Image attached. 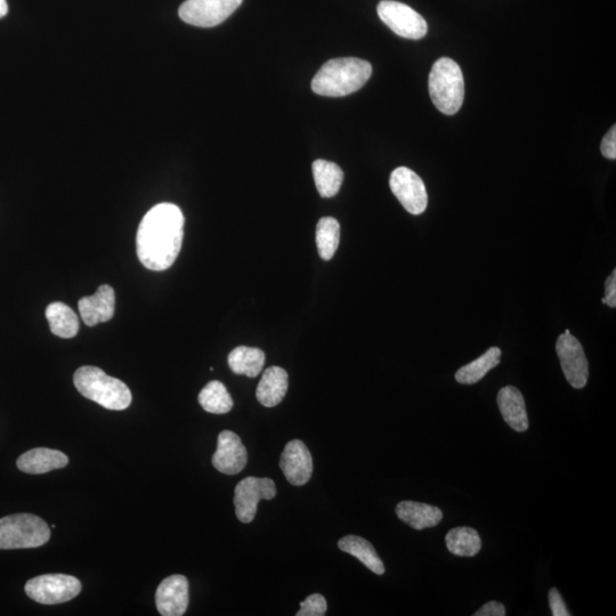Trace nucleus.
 Segmentation results:
<instances>
[{"label":"nucleus","mask_w":616,"mask_h":616,"mask_svg":"<svg viewBox=\"0 0 616 616\" xmlns=\"http://www.w3.org/2000/svg\"><path fill=\"white\" fill-rule=\"evenodd\" d=\"M184 216L173 204L154 206L144 216L136 237L137 256L151 271H166L182 249Z\"/></svg>","instance_id":"1"},{"label":"nucleus","mask_w":616,"mask_h":616,"mask_svg":"<svg viewBox=\"0 0 616 616\" xmlns=\"http://www.w3.org/2000/svg\"><path fill=\"white\" fill-rule=\"evenodd\" d=\"M372 75L368 61L356 58L330 60L324 63L312 80L315 94L343 97L358 92Z\"/></svg>","instance_id":"2"},{"label":"nucleus","mask_w":616,"mask_h":616,"mask_svg":"<svg viewBox=\"0 0 616 616\" xmlns=\"http://www.w3.org/2000/svg\"><path fill=\"white\" fill-rule=\"evenodd\" d=\"M74 383L81 395L105 409L121 411L132 403L131 389L121 380L105 374L100 368L81 367L76 371Z\"/></svg>","instance_id":"3"},{"label":"nucleus","mask_w":616,"mask_h":616,"mask_svg":"<svg viewBox=\"0 0 616 616\" xmlns=\"http://www.w3.org/2000/svg\"><path fill=\"white\" fill-rule=\"evenodd\" d=\"M428 89L437 110L456 115L465 99V80L459 64L449 58L437 60L429 74Z\"/></svg>","instance_id":"4"},{"label":"nucleus","mask_w":616,"mask_h":616,"mask_svg":"<svg viewBox=\"0 0 616 616\" xmlns=\"http://www.w3.org/2000/svg\"><path fill=\"white\" fill-rule=\"evenodd\" d=\"M50 539V526L36 515L15 514L0 520V550L38 548Z\"/></svg>","instance_id":"5"},{"label":"nucleus","mask_w":616,"mask_h":616,"mask_svg":"<svg viewBox=\"0 0 616 616\" xmlns=\"http://www.w3.org/2000/svg\"><path fill=\"white\" fill-rule=\"evenodd\" d=\"M26 594L39 604L55 605L71 601L81 591V583L67 574H44L27 582Z\"/></svg>","instance_id":"6"},{"label":"nucleus","mask_w":616,"mask_h":616,"mask_svg":"<svg viewBox=\"0 0 616 616\" xmlns=\"http://www.w3.org/2000/svg\"><path fill=\"white\" fill-rule=\"evenodd\" d=\"M377 12L380 20L396 35L412 40H418L427 35L426 20L408 5L394 2V0H383L379 3Z\"/></svg>","instance_id":"7"},{"label":"nucleus","mask_w":616,"mask_h":616,"mask_svg":"<svg viewBox=\"0 0 616 616\" xmlns=\"http://www.w3.org/2000/svg\"><path fill=\"white\" fill-rule=\"evenodd\" d=\"M241 4L242 0H186L178 14L191 26L212 28L229 19Z\"/></svg>","instance_id":"8"},{"label":"nucleus","mask_w":616,"mask_h":616,"mask_svg":"<svg viewBox=\"0 0 616 616\" xmlns=\"http://www.w3.org/2000/svg\"><path fill=\"white\" fill-rule=\"evenodd\" d=\"M277 496V486L271 478L247 477L234 490L235 515L241 523L255 520L258 502Z\"/></svg>","instance_id":"9"},{"label":"nucleus","mask_w":616,"mask_h":616,"mask_svg":"<svg viewBox=\"0 0 616 616\" xmlns=\"http://www.w3.org/2000/svg\"><path fill=\"white\" fill-rule=\"evenodd\" d=\"M389 185L407 212L412 215L425 212L428 204L426 186L413 170L407 167L396 168L389 178Z\"/></svg>","instance_id":"10"},{"label":"nucleus","mask_w":616,"mask_h":616,"mask_svg":"<svg viewBox=\"0 0 616 616\" xmlns=\"http://www.w3.org/2000/svg\"><path fill=\"white\" fill-rule=\"evenodd\" d=\"M556 352L567 382L577 389L586 387L589 364L579 340L571 334L559 336L556 343Z\"/></svg>","instance_id":"11"},{"label":"nucleus","mask_w":616,"mask_h":616,"mask_svg":"<svg viewBox=\"0 0 616 616\" xmlns=\"http://www.w3.org/2000/svg\"><path fill=\"white\" fill-rule=\"evenodd\" d=\"M156 604L162 616H182L189 606V581L184 575H170L157 589Z\"/></svg>","instance_id":"12"},{"label":"nucleus","mask_w":616,"mask_h":616,"mask_svg":"<svg viewBox=\"0 0 616 616\" xmlns=\"http://www.w3.org/2000/svg\"><path fill=\"white\" fill-rule=\"evenodd\" d=\"M248 453L240 436L224 431L218 435L217 450L213 456V465L225 475H237L247 466Z\"/></svg>","instance_id":"13"},{"label":"nucleus","mask_w":616,"mask_h":616,"mask_svg":"<svg viewBox=\"0 0 616 616\" xmlns=\"http://www.w3.org/2000/svg\"><path fill=\"white\" fill-rule=\"evenodd\" d=\"M280 468L290 484L305 485L311 480L313 474V459L310 450L302 441H290L282 452Z\"/></svg>","instance_id":"14"},{"label":"nucleus","mask_w":616,"mask_h":616,"mask_svg":"<svg viewBox=\"0 0 616 616\" xmlns=\"http://www.w3.org/2000/svg\"><path fill=\"white\" fill-rule=\"evenodd\" d=\"M78 307L86 326L95 327L97 324L108 322L115 315V290L103 285L97 289L95 295L81 298Z\"/></svg>","instance_id":"15"},{"label":"nucleus","mask_w":616,"mask_h":616,"mask_svg":"<svg viewBox=\"0 0 616 616\" xmlns=\"http://www.w3.org/2000/svg\"><path fill=\"white\" fill-rule=\"evenodd\" d=\"M498 405L502 417L510 428L518 433L528 431L529 417L524 397L516 387L501 388L498 394Z\"/></svg>","instance_id":"16"},{"label":"nucleus","mask_w":616,"mask_h":616,"mask_svg":"<svg viewBox=\"0 0 616 616\" xmlns=\"http://www.w3.org/2000/svg\"><path fill=\"white\" fill-rule=\"evenodd\" d=\"M69 464V458L58 450L37 448L32 449L16 461L21 472L38 475L61 469Z\"/></svg>","instance_id":"17"},{"label":"nucleus","mask_w":616,"mask_h":616,"mask_svg":"<svg viewBox=\"0 0 616 616\" xmlns=\"http://www.w3.org/2000/svg\"><path fill=\"white\" fill-rule=\"evenodd\" d=\"M396 515L402 522L418 531L435 528L443 518L442 510L439 507L416 501L400 502L396 506Z\"/></svg>","instance_id":"18"},{"label":"nucleus","mask_w":616,"mask_h":616,"mask_svg":"<svg viewBox=\"0 0 616 616\" xmlns=\"http://www.w3.org/2000/svg\"><path fill=\"white\" fill-rule=\"evenodd\" d=\"M289 379L285 369L271 367L264 371L256 391L259 403L266 408H274L280 404L288 392Z\"/></svg>","instance_id":"19"},{"label":"nucleus","mask_w":616,"mask_h":616,"mask_svg":"<svg viewBox=\"0 0 616 616\" xmlns=\"http://www.w3.org/2000/svg\"><path fill=\"white\" fill-rule=\"evenodd\" d=\"M338 547L344 553L350 554L377 575L385 573V565L374 546L369 541L358 536H347L338 541Z\"/></svg>","instance_id":"20"},{"label":"nucleus","mask_w":616,"mask_h":616,"mask_svg":"<svg viewBox=\"0 0 616 616\" xmlns=\"http://www.w3.org/2000/svg\"><path fill=\"white\" fill-rule=\"evenodd\" d=\"M313 176L320 196L322 198L335 197L342 188L344 172L342 168L327 160H315L313 162Z\"/></svg>","instance_id":"21"},{"label":"nucleus","mask_w":616,"mask_h":616,"mask_svg":"<svg viewBox=\"0 0 616 616\" xmlns=\"http://www.w3.org/2000/svg\"><path fill=\"white\" fill-rule=\"evenodd\" d=\"M265 353L256 347L240 346L229 355V366L235 375L255 378L263 371Z\"/></svg>","instance_id":"22"},{"label":"nucleus","mask_w":616,"mask_h":616,"mask_svg":"<svg viewBox=\"0 0 616 616\" xmlns=\"http://www.w3.org/2000/svg\"><path fill=\"white\" fill-rule=\"evenodd\" d=\"M502 352L499 347H491L477 360L460 368L456 380L462 385H474L482 380L488 372L499 366Z\"/></svg>","instance_id":"23"},{"label":"nucleus","mask_w":616,"mask_h":616,"mask_svg":"<svg viewBox=\"0 0 616 616\" xmlns=\"http://www.w3.org/2000/svg\"><path fill=\"white\" fill-rule=\"evenodd\" d=\"M46 318L50 322L51 331L61 338H74L79 331L77 314L68 305L56 302L46 308Z\"/></svg>","instance_id":"24"},{"label":"nucleus","mask_w":616,"mask_h":616,"mask_svg":"<svg viewBox=\"0 0 616 616\" xmlns=\"http://www.w3.org/2000/svg\"><path fill=\"white\" fill-rule=\"evenodd\" d=\"M445 542L450 553L459 557H474L482 548L480 534L466 526L450 530Z\"/></svg>","instance_id":"25"},{"label":"nucleus","mask_w":616,"mask_h":616,"mask_svg":"<svg viewBox=\"0 0 616 616\" xmlns=\"http://www.w3.org/2000/svg\"><path fill=\"white\" fill-rule=\"evenodd\" d=\"M199 403L205 411L224 415L233 408V399L228 389L221 382H210L199 394Z\"/></svg>","instance_id":"26"},{"label":"nucleus","mask_w":616,"mask_h":616,"mask_svg":"<svg viewBox=\"0 0 616 616\" xmlns=\"http://www.w3.org/2000/svg\"><path fill=\"white\" fill-rule=\"evenodd\" d=\"M340 242V225L334 217H323L316 225V246L324 261L335 256Z\"/></svg>","instance_id":"27"},{"label":"nucleus","mask_w":616,"mask_h":616,"mask_svg":"<svg viewBox=\"0 0 616 616\" xmlns=\"http://www.w3.org/2000/svg\"><path fill=\"white\" fill-rule=\"evenodd\" d=\"M328 604L326 598L320 594L308 596L301 603V610L297 612V616H323L326 615Z\"/></svg>","instance_id":"28"},{"label":"nucleus","mask_w":616,"mask_h":616,"mask_svg":"<svg viewBox=\"0 0 616 616\" xmlns=\"http://www.w3.org/2000/svg\"><path fill=\"white\" fill-rule=\"evenodd\" d=\"M549 605L551 612L554 616H570V612L567 611L564 599L557 588H551L549 591Z\"/></svg>","instance_id":"29"},{"label":"nucleus","mask_w":616,"mask_h":616,"mask_svg":"<svg viewBox=\"0 0 616 616\" xmlns=\"http://www.w3.org/2000/svg\"><path fill=\"white\" fill-rule=\"evenodd\" d=\"M601 151L605 158L616 159V127L613 126L611 131L606 134L602 141Z\"/></svg>","instance_id":"30"},{"label":"nucleus","mask_w":616,"mask_h":616,"mask_svg":"<svg viewBox=\"0 0 616 616\" xmlns=\"http://www.w3.org/2000/svg\"><path fill=\"white\" fill-rule=\"evenodd\" d=\"M602 303L609 305L612 308L616 307V271L610 275L609 279L605 283V297L602 299Z\"/></svg>","instance_id":"31"},{"label":"nucleus","mask_w":616,"mask_h":616,"mask_svg":"<svg viewBox=\"0 0 616 616\" xmlns=\"http://www.w3.org/2000/svg\"><path fill=\"white\" fill-rule=\"evenodd\" d=\"M475 616H505L506 609L505 606L499 602H489L486 603L478 610Z\"/></svg>","instance_id":"32"},{"label":"nucleus","mask_w":616,"mask_h":616,"mask_svg":"<svg viewBox=\"0 0 616 616\" xmlns=\"http://www.w3.org/2000/svg\"><path fill=\"white\" fill-rule=\"evenodd\" d=\"M8 12V5L6 0H0V19L4 18Z\"/></svg>","instance_id":"33"},{"label":"nucleus","mask_w":616,"mask_h":616,"mask_svg":"<svg viewBox=\"0 0 616 616\" xmlns=\"http://www.w3.org/2000/svg\"><path fill=\"white\" fill-rule=\"evenodd\" d=\"M565 334L569 335V334H571V331L569 329H567V330H565Z\"/></svg>","instance_id":"34"}]
</instances>
